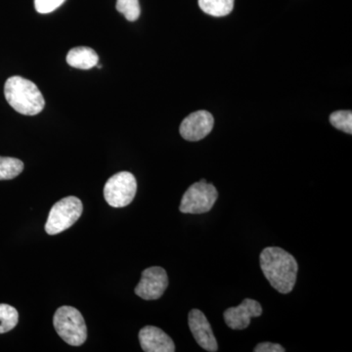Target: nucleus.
Segmentation results:
<instances>
[{
    "instance_id": "nucleus-11",
    "label": "nucleus",
    "mask_w": 352,
    "mask_h": 352,
    "mask_svg": "<svg viewBox=\"0 0 352 352\" xmlns=\"http://www.w3.org/2000/svg\"><path fill=\"white\" fill-rule=\"evenodd\" d=\"M139 342L145 352H173L175 346L170 336L155 326H146L139 332Z\"/></svg>"
},
{
    "instance_id": "nucleus-5",
    "label": "nucleus",
    "mask_w": 352,
    "mask_h": 352,
    "mask_svg": "<svg viewBox=\"0 0 352 352\" xmlns=\"http://www.w3.org/2000/svg\"><path fill=\"white\" fill-rule=\"evenodd\" d=\"M217 190L206 180L194 183L182 197L179 210L183 214H201L210 212L217 200Z\"/></svg>"
},
{
    "instance_id": "nucleus-17",
    "label": "nucleus",
    "mask_w": 352,
    "mask_h": 352,
    "mask_svg": "<svg viewBox=\"0 0 352 352\" xmlns=\"http://www.w3.org/2000/svg\"><path fill=\"white\" fill-rule=\"evenodd\" d=\"M330 122L336 129L346 132V133H352L351 111H338V112L331 113Z\"/></svg>"
},
{
    "instance_id": "nucleus-16",
    "label": "nucleus",
    "mask_w": 352,
    "mask_h": 352,
    "mask_svg": "<svg viewBox=\"0 0 352 352\" xmlns=\"http://www.w3.org/2000/svg\"><path fill=\"white\" fill-rule=\"evenodd\" d=\"M116 8L120 13L124 14L129 22L138 20L141 13L139 0H117Z\"/></svg>"
},
{
    "instance_id": "nucleus-8",
    "label": "nucleus",
    "mask_w": 352,
    "mask_h": 352,
    "mask_svg": "<svg viewBox=\"0 0 352 352\" xmlns=\"http://www.w3.org/2000/svg\"><path fill=\"white\" fill-rule=\"evenodd\" d=\"M214 124V120L212 113L207 111H197L183 120L180 124V134L185 140L196 142L210 133Z\"/></svg>"
},
{
    "instance_id": "nucleus-9",
    "label": "nucleus",
    "mask_w": 352,
    "mask_h": 352,
    "mask_svg": "<svg viewBox=\"0 0 352 352\" xmlns=\"http://www.w3.org/2000/svg\"><path fill=\"white\" fill-rule=\"evenodd\" d=\"M263 314V307L256 300L245 298L240 305L226 310L223 317L226 325L232 330L249 327L251 319Z\"/></svg>"
},
{
    "instance_id": "nucleus-1",
    "label": "nucleus",
    "mask_w": 352,
    "mask_h": 352,
    "mask_svg": "<svg viewBox=\"0 0 352 352\" xmlns=\"http://www.w3.org/2000/svg\"><path fill=\"white\" fill-rule=\"evenodd\" d=\"M261 267L271 286L279 293L293 291L298 266L291 254L281 248H265L261 254Z\"/></svg>"
},
{
    "instance_id": "nucleus-6",
    "label": "nucleus",
    "mask_w": 352,
    "mask_h": 352,
    "mask_svg": "<svg viewBox=\"0 0 352 352\" xmlns=\"http://www.w3.org/2000/svg\"><path fill=\"white\" fill-rule=\"evenodd\" d=\"M138 191L135 176L129 171H120L109 178L104 186V197L113 208H124L133 201Z\"/></svg>"
},
{
    "instance_id": "nucleus-7",
    "label": "nucleus",
    "mask_w": 352,
    "mask_h": 352,
    "mask_svg": "<svg viewBox=\"0 0 352 352\" xmlns=\"http://www.w3.org/2000/svg\"><path fill=\"white\" fill-rule=\"evenodd\" d=\"M168 286L166 270L159 266L147 268L142 272L135 294L145 300H159Z\"/></svg>"
},
{
    "instance_id": "nucleus-19",
    "label": "nucleus",
    "mask_w": 352,
    "mask_h": 352,
    "mask_svg": "<svg viewBox=\"0 0 352 352\" xmlns=\"http://www.w3.org/2000/svg\"><path fill=\"white\" fill-rule=\"evenodd\" d=\"M256 352H284L283 346L278 344H272V342H261L258 344L254 349Z\"/></svg>"
},
{
    "instance_id": "nucleus-2",
    "label": "nucleus",
    "mask_w": 352,
    "mask_h": 352,
    "mask_svg": "<svg viewBox=\"0 0 352 352\" xmlns=\"http://www.w3.org/2000/svg\"><path fill=\"white\" fill-rule=\"evenodd\" d=\"M4 95L9 105L22 115H38L45 106L43 94L36 83L22 76H11L6 80Z\"/></svg>"
},
{
    "instance_id": "nucleus-4",
    "label": "nucleus",
    "mask_w": 352,
    "mask_h": 352,
    "mask_svg": "<svg viewBox=\"0 0 352 352\" xmlns=\"http://www.w3.org/2000/svg\"><path fill=\"white\" fill-rule=\"evenodd\" d=\"M82 203L76 197L69 196L57 201L48 214L46 233L56 235L74 226L82 214Z\"/></svg>"
},
{
    "instance_id": "nucleus-10",
    "label": "nucleus",
    "mask_w": 352,
    "mask_h": 352,
    "mask_svg": "<svg viewBox=\"0 0 352 352\" xmlns=\"http://www.w3.org/2000/svg\"><path fill=\"white\" fill-rule=\"evenodd\" d=\"M188 322L190 331L197 344L205 351H217L219 346L217 339L205 314L201 310L192 309L189 314Z\"/></svg>"
},
{
    "instance_id": "nucleus-14",
    "label": "nucleus",
    "mask_w": 352,
    "mask_h": 352,
    "mask_svg": "<svg viewBox=\"0 0 352 352\" xmlns=\"http://www.w3.org/2000/svg\"><path fill=\"white\" fill-rule=\"evenodd\" d=\"M24 170V163L19 159L0 157V180H10L17 177Z\"/></svg>"
},
{
    "instance_id": "nucleus-12",
    "label": "nucleus",
    "mask_w": 352,
    "mask_h": 352,
    "mask_svg": "<svg viewBox=\"0 0 352 352\" xmlns=\"http://www.w3.org/2000/svg\"><path fill=\"white\" fill-rule=\"evenodd\" d=\"M98 55L92 48L80 47L73 48L67 55V63L73 68L80 69H89L98 64Z\"/></svg>"
},
{
    "instance_id": "nucleus-18",
    "label": "nucleus",
    "mask_w": 352,
    "mask_h": 352,
    "mask_svg": "<svg viewBox=\"0 0 352 352\" xmlns=\"http://www.w3.org/2000/svg\"><path fill=\"white\" fill-rule=\"evenodd\" d=\"M66 0H34L36 10L41 14L53 12L59 8Z\"/></svg>"
},
{
    "instance_id": "nucleus-13",
    "label": "nucleus",
    "mask_w": 352,
    "mask_h": 352,
    "mask_svg": "<svg viewBox=\"0 0 352 352\" xmlns=\"http://www.w3.org/2000/svg\"><path fill=\"white\" fill-rule=\"evenodd\" d=\"M204 12L214 17H224L232 12L234 0H199Z\"/></svg>"
},
{
    "instance_id": "nucleus-15",
    "label": "nucleus",
    "mask_w": 352,
    "mask_h": 352,
    "mask_svg": "<svg viewBox=\"0 0 352 352\" xmlns=\"http://www.w3.org/2000/svg\"><path fill=\"white\" fill-rule=\"evenodd\" d=\"M19 314L15 307L0 303V333L9 332L17 326Z\"/></svg>"
},
{
    "instance_id": "nucleus-3",
    "label": "nucleus",
    "mask_w": 352,
    "mask_h": 352,
    "mask_svg": "<svg viewBox=\"0 0 352 352\" xmlns=\"http://www.w3.org/2000/svg\"><path fill=\"white\" fill-rule=\"evenodd\" d=\"M58 335L69 346H80L87 339V328L82 314L75 307L58 308L53 318Z\"/></svg>"
}]
</instances>
